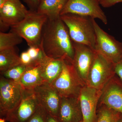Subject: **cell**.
<instances>
[{"label":"cell","mask_w":122,"mask_h":122,"mask_svg":"<svg viewBox=\"0 0 122 122\" xmlns=\"http://www.w3.org/2000/svg\"><path fill=\"white\" fill-rule=\"evenodd\" d=\"M41 45L47 57L72 62L74 54L73 42L60 17L48 19L42 30Z\"/></svg>","instance_id":"obj_1"},{"label":"cell","mask_w":122,"mask_h":122,"mask_svg":"<svg viewBox=\"0 0 122 122\" xmlns=\"http://www.w3.org/2000/svg\"><path fill=\"white\" fill-rule=\"evenodd\" d=\"M60 18L67 27L72 41L95 49L96 35L93 22L94 19L71 13L61 15Z\"/></svg>","instance_id":"obj_2"},{"label":"cell","mask_w":122,"mask_h":122,"mask_svg":"<svg viewBox=\"0 0 122 122\" xmlns=\"http://www.w3.org/2000/svg\"><path fill=\"white\" fill-rule=\"evenodd\" d=\"M48 19L44 14L29 10L24 20L11 26L10 31L25 39L29 47H38L41 46L42 30Z\"/></svg>","instance_id":"obj_3"},{"label":"cell","mask_w":122,"mask_h":122,"mask_svg":"<svg viewBox=\"0 0 122 122\" xmlns=\"http://www.w3.org/2000/svg\"><path fill=\"white\" fill-rule=\"evenodd\" d=\"M61 97L78 98L86 84L77 73L72 63L63 60L61 74L52 83Z\"/></svg>","instance_id":"obj_4"},{"label":"cell","mask_w":122,"mask_h":122,"mask_svg":"<svg viewBox=\"0 0 122 122\" xmlns=\"http://www.w3.org/2000/svg\"><path fill=\"white\" fill-rule=\"evenodd\" d=\"M24 89L18 82L2 76L0 79V115L5 117L20 102Z\"/></svg>","instance_id":"obj_5"},{"label":"cell","mask_w":122,"mask_h":122,"mask_svg":"<svg viewBox=\"0 0 122 122\" xmlns=\"http://www.w3.org/2000/svg\"><path fill=\"white\" fill-rule=\"evenodd\" d=\"M93 22L96 35L95 50L96 53L115 64L122 56V42L105 32L95 19Z\"/></svg>","instance_id":"obj_6"},{"label":"cell","mask_w":122,"mask_h":122,"mask_svg":"<svg viewBox=\"0 0 122 122\" xmlns=\"http://www.w3.org/2000/svg\"><path fill=\"white\" fill-rule=\"evenodd\" d=\"M114 65L102 55L96 53L86 85L102 90L116 75Z\"/></svg>","instance_id":"obj_7"},{"label":"cell","mask_w":122,"mask_h":122,"mask_svg":"<svg viewBox=\"0 0 122 122\" xmlns=\"http://www.w3.org/2000/svg\"><path fill=\"white\" fill-rule=\"evenodd\" d=\"M100 0H68L61 15L68 13L87 16L107 23L105 12L100 7Z\"/></svg>","instance_id":"obj_8"},{"label":"cell","mask_w":122,"mask_h":122,"mask_svg":"<svg viewBox=\"0 0 122 122\" xmlns=\"http://www.w3.org/2000/svg\"><path fill=\"white\" fill-rule=\"evenodd\" d=\"M32 90L39 106L48 113L57 117L61 96L54 86L45 82Z\"/></svg>","instance_id":"obj_9"},{"label":"cell","mask_w":122,"mask_h":122,"mask_svg":"<svg viewBox=\"0 0 122 122\" xmlns=\"http://www.w3.org/2000/svg\"><path fill=\"white\" fill-rule=\"evenodd\" d=\"M73 45L74 54L71 63L79 76L86 85L96 52L89 46L83 44L73 42Z\"/></svg>","instance_id":"obj_10"},{"label":"cell","mask_w":122,"mask_h":122,"mask_svg":"<svg viewBox=\"0 0 122 122\" xmlns=\"http://www.w3.org/2000/svg\"><path fill=\"white\" fill-rule=\"evenodd\" d=\"M29 10L20 0H7L0 8V30L5 31L24 20Z\"/></svg>","instance_id":"obj_11"},{"label":"cell","mask_w":122,"mask_h":122,"mask_svg":"<svg viewBox=\"0 0 122 122\" xmlns=\"http://www.w3.org/2000/svg\"><path fill=\"white\" fill-rule=\"evenodd\" d=\"M102 90L86 85L81 90L78 98L85 122H96L98 105Z\"/></svg>","instance_id":"obj_12"},{"label":"cell","mask_w":122,"mask_h":122,"mask_svg":"<svg viewBox=\"0 0 122 122\" xmlns=\"http://www.w3.org/2000/svg\"><path fill=\"white\" fill-rule=\"evenodd\" d=\"M39 105L33 90H24L20 102L5 118L9 122H26L35 113Z\"/></svg>","instance_id":"obj_13"},{"label":"cell","mask_w":122,"mask_h":122,"mask_svg":"<svg viewBox=\"0 0 122 122\" xmlns=\"http://www.w3.org/2000/svg\"><path fill=\"white\" fill-rule=\"evenodd\" d=\"M98 103L106 105L122 115V80L116 74L102 90Z\"/></svg>","instance_id":"obj_14"},{"label":"cell","mask_w":122,"mask_h":122,"mask_svg":"<svg viewBox=\"0 0 122 122\" xmlns=\"http://www.w3.org/2000/svg\"><path fill=\"white\" fill-rule=\"evenodd\" d=\"M57 118L61 122H80L83 120L79 98L61 97Z\"/></svg>","instance_id":"obj_15"},{"label":"cell","mask_w":122,"mask_h":122,"mask_svg":"<svg viewBox=\"0 0 122 122\" xmlns=\"http://www.w3.org/2000/svg\"><path fill=\"white\" fill-rule=\"evenodd\" d=\"M41 61H34L29 65L19 82L24 89L32 90L45 83L41 75Z\"/></svg>","instance_id":"obj_16"},{"label":"cell","mask_w":122,"mask_h":122,"mask_svg":"<svg viewBox=\"0 0 122 122\" xmlns=\"http://www.w3.org/2000/svg\"><path fill=\"white\" fill-rule=\"evenodd\" d=\"M63 59H53L46 56L41 60V75L44 82L52 84L61 74Z\"/></svg>","instance_id":"obj_17"},{"label":"cell","mask_w":122,"mask_h":122,"mask_svg":"<svg viewBox=\"0 0 122 122\" xmlns=\"http://www.w3.org/2000/svg\"><path fill=\"white\" fill-rule=\"evenodd\" d=\"M68 0H42L37 11L46 15L49 20H55L60 17Z\"/></svg>","instance_id":"obj_18"},{"label":"cell","mask_w":122,"mask_h":122,"mask_svg":"<svg viewBox=\"0 0 122 122\" xmlns=\"http://www.w3.org/2000/svg\"><path fill=\"white\" fill-rule=\"evenodd\" d=\"M21 63L20 57L17 53L15 47L0 51L1 74Z\"/></svg>","instance_id":"obj_19"},{"label":"cell","mask_w":122,"mask_h":122,"mask_svg":"<svg viewBox=\"0 0 122 122\" xmlns=\"http://www.w3.org/2000/svg\"><path fill=\"white\" fill-rule=\"evenodd\" d=\"M96 122H122V115L106 105L98 103Z\"/></svg>","instance_id":"obj_20"},{"label":"cell","mask_w":122,"mask_h":122,"mask_svg":"<svg viewBox=\"0 0 122 122\" xmlns=\"http://www.w3.org/2000/svg\"><path fill=\"white\" fill-rule=\"evenodd\" d=\"M23 38L16 33L10 31L5 33L0 32V51L14 48L20 44Z\"/></svg>","instance_id":"obj_21"},{"label":"cell","mask_w":122,"mask_h":122,"mask_svg":"<svg viewBox=\"0 0 122 122\" xmlns=\"http://www.w3.org/2000/svg\"><path fill=\"white\" fill-rule=\"evenodd\" d=\"M28 65L21 64L14 66L3 73L1 76L19 83L20 79L28 68Z\"/></svg>","instance_id":"obj_22"},{"label":"cell","mask_w":122,"mask_h":122,"mask_svg":"<svg viewBox=\"0 0 122 122\" xmlns=\"http://www.w3.org/2000/svg\"><path fill=\"white\" fill-rule=\"evenodd\" d=\"M47 112L39 106L33 115L26 122H46Z\"/></svg>","instance_id":"obj_23"},{"label":"cell","mask_w":122,"mask_h":122,"mask_svg":"<svg viewBox=\"0 0 122 122\" xmlns=\"http://www.w3.org/2000/svg\"><path fill=\"white\" fill-rule=\"evenodd\" d=\"M30 8V10L37 11L40 4V0H23Z\"/></svg>","instance_id":"obj_24"},{"label":"cell","mask_w":122,"mask_h":122,"mask_svg":"<svg viewBox=\"0 0 122 122\" xmlns=\"http://www.w3.org/2000/svg\"><path fill=\"white\" fill-rule=\"evenodd\" d=\"M21 61L22 64L28 65L33 61L27 51L21 53L20 56Z\"/></svg>","instance_id":"obj_25"},{"label":"cell","mask_w":122,"mask_h":122,"mask_svg":"<svg viewBox=\"0 0 122 122\" xmlns=\"http://www.w3.org/2000/svg\"><path fill=\"white\" fill-rule=\"evenodd\" d=\"M120 2L122 0H100V4L104 8H109Z\"/></svg>","instance_id":"obj_26"},{"label":"cell","mask_w":122,"mask_h":122,"mask_svg":"<svg viewBox=\"0 0 122 122\" xmlns=\"http://www.w3.org/2000/svg\"><path fill=\"white\" fill-rule=\"evenodd\" d=\"M116 74L122 80V56L120 60L114 65Z\"/></svg>","instance_id":"obj_27"},{"label":"cell","mask_w":122,"mask_h":122,"mask_svg":"<svg viewBox=\"0 0 122 122\" xmlns=\"http://www.w3.org/2000/svg\"><path fill=\"white\" fill-rule=\"evenodd\" d=\"M46 122H61L57 117H55L50 114L47 112Z\"/></svg>","instance_id":"obj_28"},{"label":"cell","mask_w":122,"mask_h":122,"mask_svg":"<svg viewBox=\"0 0 122 122\" xmlns=\"http://www.w3.org/2000/svg\"><path fill=\"white\" fill-rule=\"evenodd\" d=\"M7 0H0V8H2Z\"/></svg>","instance_id":"obj_29"},{"label":"cell","mask_w":122,"mask_h":122,"mask_svg":"<svg viewBox=\"0 0 122 122\" xmlns=\"http://www.w3.org/2000/svg\"><path fill=\"white\" fill-rule=\"evenodd\" d=\"M0 122H7L6 118L4 117H0Z\"/></svg>","instance_id":"obj_30"},{"label":"cell","mask_w":122,"mask_h":122,"mask_svg":"<svg viewBox=\"0 0 122 122\" xmlns=\"http://www.w3.org/2000/svg\"><path fill=\"white\" fill-rule=\"evenodd\" d=\"M84 122L83 120H82V121H81V122Z\"/></svg>","instance_id":"obj_31"},{"label":"cell","mask_w":122,"mask_h":122,"mask_svg":"<svg viewBox=\"0 0 122 122\" xmlns=\"http://www.w3.org/2000/svg\"><path fill=\"white\" fill-rule=\"evenodd\" d=\"M41 0H40V2H41Z\"/></svg>","instance_id":"obj_32"},{"label":"cell","mask_w":122,"mask_h":122,"mask_svg":"<svg viewBox=\"0 0 122 122\" xmlns=\"http://www.w3.org/2000/svg\"></svg>","instance_id":"obj_33"}]
</instances>
